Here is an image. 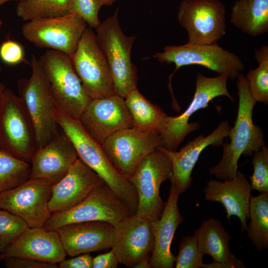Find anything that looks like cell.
Segmentation results:
<instances>
[{"label":"cell","instance_id":"30bf717a","mask_svg":"<svg viewBox=\"0 0 268 268\" xmlns=\"http://www.w3.org/2000/svg\"><path fill=\"white\" fill-rule=\"evenodd\" d=\"M160 63L174 64L175 69L169 76L171 79L181 67L199 65L216 72L226 73L229 78L235 79L244 68L241 59L235 54L212 44H193L187 43L179 46H167L162 52L153 55Z\"/></svg>","mask_w":268,"mask_h":268},{"label":"cell","instance_id":"4316f807","mask_svg":"<svg viewBox=\"0 0 268 268\" xmlns=\"http://www.w3.org/2000/svg\"><path fill=\"white\" fill-rule=\"evenodd\" d=\"M124 99L134 127L160 133L168 117L160 108L148 100L137 88L130 92Z\"/></svg>","mask_w":268,"mask_h":268},{"label":"cell","instance_id":"ac0fdd59","mask_svg":"<svg viewBox=\"0 0 268 268\" xmlns=\"http://www.w3.org/2000/svg\"><path fill=\"white\" fill-rule=\"evenodd\" d=\"M230 129L227 121H222L207 136L202 134L199 135L189 141L179 151H169L158 146L167 154L171 162L172 174L169 180L180 195L190 187L193 180L192 172L201 152L209 145H222L224 139L228 137Z\"/></svg>","mask_w":268,"mask_h":268},{"label":"cell","instance_id":"f1b7e54d","mask_svg":"<svg viewBox=\"0 0 268 268\" xmlns=\"http://www.w3.org/2000/svg\"><path fill=\"white\" fill-rule=\"evenodd\" d=\"M69 0H21L16 8V15L27 21L37 19L54 18L68 13Z\"/></svg>","mask_w":268,"mask_h":268},{"label":"cell","instance_id":"d6a6232c","mask_svg":"<svg viewBox=\"0 0 268 268\" xmlns=\"http://www.w3.org/2000/svg\"><path fill=\"white\" fill-rule=\"evenodd\" d=\"M179 252L175 257L176 268H202L203 253L200 250L197 238L192 236H184L178 247Z\"/></svg>","mask_w":268,"mask_h":268},{"label":"cell","instance_id":"e575fe53","mask_svg":"<svg viewBox=\"0 0 268 268\" xmlns=\"http://www.w3.org/2000/svg\"><path fill=\"white\" fill-rule=\"evenodd\" d=\"M103 5L100 0H69L68 11L77 14L88 27L96 29L101 23L99 12Z\"/></svg>","mask_w":268,"mask_h":268},{"label":"cell","instance_id":"b9f144b4","mask_svg":"<svg viewBox=\"0 0 268 268\" xmlns=\"http://www.w3.org/2000/svg\"><path fill=\"white\" fill-rule=\"evenodd\" d=\"M6 88V86L3 83H2V82H0V98L1 96L2 93L3 92L4 90Z\"/></svg>","mask_w":268,"mask_h":268},{"label":"cell","instance_id":"ab89813d","mask_svg":"<svg viewBox=\"0 0 268 268\" xmlns=\"http://www.w3.org/2000/svg\"><path fill=\"white\" fill-rule=\"evenodd\" d=\"M150 257L145 258L139 261L134 267V268H149Z\"/></svg>","mask_w":268,"mask_h":268},{"label":"cell","instance_id":"ba28073f","mask_svg":"<svg viewBox=\"0 0 268 268\" xmlns=\"http://www.w3.org/2000/svg\"><path fill=\"white\" fill-rule=\"evenodd\" d=\"M172 174L169 157L158 147L141 160L128 178L137 194L136 216L151 221L159 218L165 205L160 195V186Z\"/></svg>","mask_w":268,"mask_h":268},{"label":"cell","instance_id":"5b68a950","mask_svg":"<svg viewBox=\"0 0 268 268\" xmlns=\"http://www.w3.org/2000/svg\"><path fill=\"white\" fill-rule=\"evenodd\" d=\"M30 66V76L20 78L17 88L34 126L38 149L47 144L60 133L54 116L56 105L39 60L34 54L31 56Z\"/></svg>","mask_w":268,"mask_h":268},{"label":"cell","instance_id":"603a6c76","mask_svg":"<svg viewBox=\"0 0 268 268\" xmlns=\"http://www.w3.org/2000/svg\"><path fill=\"white\" fill-rule=\"evenodd\" d=\"M180 194L171 185L167 201L159 218L151 221L154 246L149 259L151 268H173L175 257L171 251V245L176 229L184 221L178 201Z\"/></svg>","mask_w":268,"mask_h":268},{"label":"cell","instance_id":"7bdbcfd3","mask_svg":"<svg viewBox=\"0 0 268 268\" xmlns=\"http://www.w3.org/2000/svg\"><path fill=\"white\" fill-rule=\"evenodd\" d=\"M12 0H14V1H20V0H0V8H1V6L4 4L5 3V2H7V1H12Z\"/></svg>","mask_w":268,"mask_h":268},{"label":"cell","instance_id":"4fadbf2b","mask_svg":"<svg viewBox=\"0 0 268 268\" xmlns=\"http://www.w3.org/2000/svg\"><path fill=\"white\" fill-rule=\"evenodd\" d=\"M177 19L190 44L217 43L226 34V9L219 0H184Z\"/></svg>","mask_w":268,"mask_h":268},{"label":"cell","instance_id":"3957f363","mask_svg":"<svg viewBox=\"0 0 268 268\" xmlns=\"http://www.w3.org/2000/svg\"><path fill=\"white\" fill-rule=\"evenodd\" d=\"M117 8L96 28V37L107 62L115 93L125 98L137 88V68L131 60V51L135 36H127L119 20Z\"/></svg>","mask_w":268,"mask_h":268},{"label":"cell","instance_id":"e0dca14e","mask_svg":"<svg viewBox=\"0 0 268 268\" xmlns=\"http://www.w3.org/2000/svg\"><path fill=\"white\" fill-rule=\"evenodd\" d=\"M154 246L151 221L135 214L114 226L112 248L119 264L134 268L142 259L150 257Z\"/></svg>","mask_w":268,"mask_h":268},{"label":"cell","instance_id":"83f0119b","mask_svg":"<svg viewBox=\"0 0 268 268\" xmlns=\"http://www.w3.org/2000/svg\"><path fill=\"white\" fill-rule=\"evenodd\" d=\"M249 218L248 237L258 252L263 251L268 247V192L251 196Z\"/></svg>","mask_w":268,"mask_h":268},{"label":"cell","instance_id":"44dd1931","mask_svg":"<svg viewBox=\"0 0 268 268\" xmlns=\"http://www.w3.org/2000/svg\"><path fill=\"white\" fill-rule=\"evenodd\" d=\"M70 140L63 132L38 148L31 160L29 178L45 179L52 185L59 182L78 158Z\"/></svg>","mask_w":268,"mask_h":268},{"label":"cell","instance_id":"484cf974","mask_svg":"<svg viewBox=\"0 0 268 268\" xmlns=\"http://www.w3.org/2000/svg\"><path fill=\"white\" fill-rule=\"evenodd\" d=\"M229 23L244 33L256 37L268 31V0H237Z\"/></svg>","mask_w":268,"mask_h":268},{"label":"cell","instance_id":"7a4b0ae2","mask_svg":"<svg viewBox=\"0 0 268 268\" xmlns=\"http://www.w3.org/2000/svg\"><path fill=\"white\" fill-rule=\"evenodd\" d=\"M239 106L234 127L230 129V142L223 144L222 157L209 173L218 179H231L238 171V162L242 154L251 156L265 145L262 130L253 121V112L257 101L252 97L245 76L237 77Z\"/></svg>","mask_w":268,"mask_h":268},{"label":"cell","instance_id":"d4e9b609","mask_svg":"<svg viewBox=\"0 0 268 268\" xmlns=\"http://www.w3.org/2000/svg\"><path fill=\"white\" fill-rule=\"evenodd\" d=\"M194 233L200 250L204 255L211 256L213 262L231 264L236 268H246L231 252L229 242L231 236L218 219L209 218L203 220Z\"/></svg>","mask_w":268,"mask_h":268},{"label":"cell","instance_id":"4dcf8cb0","mask_svg":"<svg viewBox=\"0 0 268 268\" xmlns=\"http://www.w3.org/2000/svg\"><path fill=\"white\" fill-rule=\"evenodd\" d=\"M254 57L259 64L255 69L249 70L245 76L250 93L257 101L268 103V47L256 50Z\"/></svg>","mask_w":268,"mask_h":268},{"label":"cell","instance_id":"6da1fadb","mask_svg":"<svg viewBox=\"0 0 268 268\" xmlns=\"http://www.w3.org/2000/svg\"><path fill=\"white\" fill-rule=\"evenodd\" d=\"M54 118L73 144L78 157L94 171L135 214L138 207L136 190L112 165L101 145L84 130L79 120L56 108Z\"/></svg>","mask_w":268,"mask_h":268},{"label":"cell","instance_id":"8992f818","mask_svg":"<svg viewBox=\"0 0 268 268\" xmlns=\"http://www.w3.org/2000/svg\"><path fill=\"white\" fill-rule=\"evenodd\" d=\"M132 214H134L103 181L78 204L51 214L42 227L56 231L68 224L90 221H103L115 226Z\"/></svg>","mask_w":268,"mask_h":268},{"label":"cell","instance_id":"d590c367","mask_svg":"<svg viewBox=\"0 0 268 268\" xmlns=\"http://www.w3.org/2000/svg\"><path fill=\"white\" fill-rule=\"evenodd\" d=\"M0 58L8 65H15L25 62L23 47L15 41L7 39L0 46Z\"/></svg>","mask_w":268,"mask_h":268},{"label":"cell","instance_id":"7402d4cb","mask_svg":"<svg viewBox=\"0 0 268 268\" xmlns=\"http://www.w3.org/2000/svg\"><path fill=\"white\" fill-rule=\"evenodd\" d=\"M114 226L103 221L70 223L57 230L67 255L74 257L112 248Z\"/></svg>","mask_w":268,"mask_h":268},{"label":"cell","instance_id":"d6986e66","mask_svg":"<svg viewBox=\"0 0 268 268\" xmlns=\"http://www.w3.org/2000/svg\"><path fill=\"white\" fill-rule=\"evenodd\" d=\"M103 181L79 158L66 175L52 185L48 203L51 214L66 211L82 201Z\"/></svg>","mask_w":268,"mask_h":268},{"label":"cell","instance_id":"5bb4252c","mask_svg":"<svg viewBox=\"0 0 268 268\" xmlns=\"http://www.w3.org/2000/svg\"><path fill=\"white\" fill-rule=\"evenodd\" d=\"M160 143L159 132L132 127L114 133L101 146L114 167L128 179L141 160Z\"/></svg>","mask_w":268,"mask_h":268},{"label":"cell","instance_id":"836d02e7","mask_svg":"<svg viewBox=\"0 0 268 268\" xmlns=\"http://www.w3.org/2000/svg\"><path fill=\"white\" fill-rule=\"evenodd\" d=\"M254 172L250 176L252 190L268 192V147L264 145L254 152L252 161Z\"/></svg>","mask_w":268,"mask_h":268},{"label":"cell","instance_id":"8d00e7d4","mask_svg":"<svg viewBox=\"0 0 268 268\" xmlns=\"http://www.w3.org/2000/svg\"><path fill=\"white\" fill-rule=\"evenodd\" d=\"M7 268H57L56 263H48L23 258H7L3 260Z\"/></svg>","mask_w":268,"mask_h":268},{"label":"cell","instance_id":"74e56055","mask_svg":"<svg viewBox=\"0 0 268 268\" xmlns=\"http://www.w3.org/2000/svg\"><path fill=\"white\" fill-rule=\"evenodd\" d=\"M92 259L89 253L83 254L71 259H65L58 266L60 268H91Z\"/></svg>","mask_w":268,"mask_h":268},{"label":"cell","instance_id":"2e32d148","mask_svg":"<svg viewBox=\"0 0 268 268\" xmlns=\"http://www.w3.org/2000/svg\"><path fill=\"white\" fill-rule=\"evenodd\" d=\"M79 121L87 133L100 145L114 133L134 127L124 98L116 94L92 99Z\"/></svg>","mask_w":268,"mask_h":268},{"label":"cell","instance_id":"ee69618b","mask_svg":"<svg viewBox=\"0 0 268 268\" xmlns=\"http://www.w3.org/2000/svg\"><path fill=\"white\" fill-rule=\"evenodd\" d=\"M2 20L0 19V27H1V26L2 25ZM0 72H1V68L0 67Z\"/></svg>","mask_w":268,"mask_h":268},{"label":"cell","instance_id":"52a82bcc","mask_svg":"<svg viewBox=\"0 0 268 268\" xmlns=\"http://www.w3.org/2000/svg\"><path fill=\"white\" fill-rule=\"evenodd\" d=\"M0 149L27 162L37 149L35 129L23 101L7 88L0 98Z\"/></svg>","mask_w":268,"mask_h":268},{"label":"cell","instance_id":"9a60e30c","mask_svg":"<svg viewBox=\"0 0 268 268\" xmlns=\"http://www.w3.org/2000/svg\"><path fill=\"white\" fill-rule=\"evenodd\" d=\"M52 184L29 178L20 185L0 193V209L23 219L29 227H42L51 215L48 203Z\"/></svg>","mask_w":268,"mask_h":268},{"label":"cell","instance_id":"7c38bea8","mask_svg":"<svg viewBox=\"0 0 268 268\" xmlns=\"http://www.w3.org/2000/svg\"><path fill=\"white\" fill-rule=\"evenodd\" d=\"M71 58L84 90L92 99L115 94L107 62L92 28L86 29Z\"/></svg>","mask_w":268,"mask_h":268},{"label":"cell","instance_id":"60d3db41","mask_svg":"<svg viewBox=\"0 0 268 268\" xmlns=\"http://www.w3.org/2000/svg\"><path fill=\"white\" fill-rule=\"evenodd\" d=\"M117 0H100L103 5H111L114 3Z\"/></svg>","mask_w":268,"mask_h":268},{"label":"cell","instance_id":"cb8c5ba5","mask_svg":"<svg viewBox=\"0 0 268 268\" xmlns=\"http://www.w3.org/2000/svg\"><path fill=\"white\" fill-rule=\"evenodd\" d=\"M252 191L251 184L245 176L238 171L230 180L223 182L209 180L203 189L205 200L221 203L226 210L227 218L236 216L240 219L241 232L247 230Z\"/></svg>","mask_w":268,"mask_h":268},{"label":"cell","instance_id":"f546056e","mask_svg":"<svg viewBox=\"0 0 268 268\" xmlns=\"http://www.w3.org/2000/svg\"><path fill=\"white\" fill-rule=\"evenodd\" d=\"M31 166L0 149V193L13 189L30 178Z\"/></svg>","mask_w":268,"mask_h":268},{"label":"cell","instance_id":"8fae6325","mask_svg":"<svg viewBox=\"0 0 268 268\" xmlns=\"http://www.w3.org/2000/svg\"><path fill=\"white\" fill-rule=\"evenodd\" d=\"M88 25L77 14L26 21L21 28L24 38L36 46L64 53L70 57L76 51Z\"/></svg>","mask_w":268,"mask_h":268},{"label":"cell","instance_id":"1f68e13d","mask_svg":"<svg viewBox=\"0 0 268 268\" xmlns=\"http://www.w3.org/2000/svg\"><path fill=\"white\" fill-rule=\"evenodd\" d=\"M28 227L20 217L0 209V255Z\"/></svg>","mask_w":268,"mask_h":268},{"label":"cell","instance_id":"9c48e42d","mask_svg":"<svg viewBox=\"0 0 268 268\" xmlns=\"http://www.w3.org/2000/svg\"><path fill=\"white\" fill-rule=\"evenodd\" d=\"M228 78L226 73L209 77L198 73L195 92L188 107L179 116H168L165 125L160 132V146L169 151H176L189 134L200 128L199 123H189L191 117L198 110L207 107L214 98L225 96L233 101L234 100L227 87Z\"/></svg>","mask_w":268,"mask_h":268},{"label":"cell","instance_id":"f35d334b","mask_svg":"<svg viewBox=\"0 0 268 268\" xmlns=\"http://www.w3.org/2000/svg\"><path fill=\"white\" fill-rule=\"evenodd\" d=\"M119 264L118 259L113 249L106 253L93 258L92 268H116Z\"/></svg>","mask_w":268,"mask_h":268},{"label":"cell","instance_id":"277c9868","mask_svg":"<svg viewBox=\"0 0 268 268\" xmlns=\"http://www.w3.org/2000/svg\"><path fill=\"white\" fill-rule=\"evenodd\" d=\"M38 60L57 108L79 120L92 99L82 85L71 57L48 49Z\"/></svg>","mask_w":268,"mask_h":268},{"label":"cell","instance_id":"ffe728a7","mask_svg":"<svg viewBox=\"0 0 268 268\" xmlns=\"http://www.w3.org/2000/svg\"><path fill=\"white\" fill-rule=\"evenodd\" d=\"M66 256L57 231L29 227L0 255V260L23 258L59 264Z\"/></svg>","mask_w":268,"mask_h":268}]
</instances>
